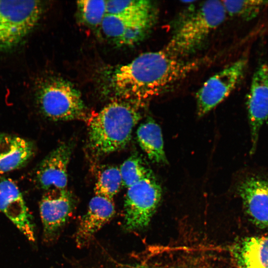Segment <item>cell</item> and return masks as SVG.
<instances>
[{"mask_svg":"<svg viewBox=\"0 0 268 268\" xmlns=\"http://www.w3.org/2000/svg\"><path fill=\"white\" fill-rule=\"evenodd\" d=\"M200 60L188 61L161 50L146 52L117 68L112 83L115 93L139 107L197 70Z\"/></svg>","mask_w":268,"mask_h":268,"instance_id":"cell-1","label":"cell"},{"mask_svg":"<svg viewBox=\"0 0 268 268\" xmlns=\"http://www.w3.org/2000/svg\"><path fill=\"white\" fill-rule=\"evenodd\" d=\"M141 118L139 107L124 100L112 102L89 122V146L94 153L108 154L124 148Z\"/></svg>","mask_w":268,"mask_h":268,"instance_id":"cell-2","label":"cell"},{"mask_svg":"<svg viewBox=\"0 0 268 268\" xmlns=\"http://www.w3.org/2000/svg\"><path fill=\"white\" fill-rule=\"evenodd\" d=\"M226 14L222 1L203 2L181 21L164 49L180 58L187 57L201 46Z\"/></svg>","mask_w":268,"mask_h":268,"instance_id":"cell-3","label":"cell"},{"mask_svg":"<svg viewBox=\"0 0 268 268\" xmlns=\"http://www.w3.org/2000/svg\"><path fill=\"white\" fill-rule=\"evenodd\" d=\"M43 8L39 0H0V51L24 40L39 21Z\"/></svg>","mask_w":268,"mask_h":268,"instance_id":"cell-4","label":"cell"},{"mask_svg":"<svg viewBox=\"0 0 268 268\" xmlns=\"http://www.w3.org/2000/svg\"><path fill=\"white\" fill-rule=\"evenodd\" d=\"M38 103L42 113L55 121L81 119L85 107L80 92L72 84L61 78H52L40 88Z\"/></svg>","mask_w":268,"mask_h":268,"instance_id":"cell-5","label":"cell"},{"mask_svg":"<svg viewBox=\"0 0 268 268\" xmlns=\"http://www.w3.org/2000/svg\"><path fill=\"white\" fill-rule=\"evenodd\" d=\"M162 197L161 188L151 171L127 188L124 227L129 231L142 229L150 222Z\"/></svg>","mask_w":268,"mask_h":268,"instance_id":"cell-6","label":"cell"},{"mask_svg":"<svg viewBox=\"0 0 268 268\" xmlns=\"http://www.w3.org/2000/svg\"><path fill=\"white\" fill-rule=\"evenodd\" d=\"M246 60L240 59L208 78L196 93L197 113L201 117L224 100L241 79Z\"/></svg>","mask_w":268,"mask_h":268,"instance_id":"cell-7","label":"cell"},{"mask_svg":"<svg viewBox=\"0 0 268 268\" xmlns=\"http://www.w3.org/2000/svg\"><path fill=\"white\" fill-rule=\"evenodd\" d=\"M75 206V200L66 189H51L40 202V213L43 226L45 242H52L70 216Z\"/></svg>","mask_w":268,"mask_h":268,"instance_id":"cell-8","label":"cell"},{"mask_svg":"<svg viewBox=\"0 0 268 268\" xmlns=\"http://www.w3.org/2000/svg\"><path fill=\"white\" fill-rule=\"evenodd\" d=\"M155 16H130L107 14L100 26L104 35L118 46H131L143 39Z\"/></svg>","mask_w":268,"mask_h":268,"instance_id":"cell-9","label":"cell"},{"mask_svg":"<svg viewBox=\"0 0 268 268\" xmlns=\"http://www.w3.org/2000/svg\"><path fill=\"white\" fill-rule=\"evenodd\" d=\"M252 146L254 152L260 129L268 118V65L259 66L253 76L247 100Z\"/></svg>","mask_w":268,"mask_h":268,"instance_id":"cell-10","label":"cell"},{"mask_svg":"<svg viewBox=\"0 0 268 268\" xmlns=\"http://www.w3.org/2000/svg\"><path fill=\"white\" fill-rule=\"evenodd\" d=\"M0 211L30 241L35 240L31 215L16 185L10 179L0 180Z\"/></svg>","mask_w":268,"mask_h":268,"instance_id":"cell-11","label":"cell"},{"mask_svg":"<svg viewBox=\"0 0 268 268\" xmlns=\"http://www.w3.org/2000/svg\"><path fill=\"white\" fill-rule=\"evenodd\" d=\"M112 200L95 195L89 201L87 211L81 218L74 234L76 246L86 248L95 234L114 216Z\"/></svg>","mask_w":268,"mask_h":268,"instance_id":"cell-12","label":"cell"},{"mask_svg":"<svg viewBox=\"0 0 268 268\" xmlns=\"http://www.w3.org/2000/svg\"><path fill=\"white\" fill-rule=\"evenodd\" d=\"M238 193L250 220L262 228L268 227V180L250 176L243 180Z\"/></svg>","mask_w":268,"mask_h":268,"instance_id":"cell-13","label":"cell"},{"mask_svg":"<svg viewBox=\"0 0 268 268\" xmlns=\"http://www.w3.org/2000/svg\"><path fill=\"white\" fill-rule=\"evenodd\" d=\"M71 152V147L63 143L41 161L35 174L36 182L41 188L47 191L66 189Z\"/></svg>","mask_w":268,"mask_h":268,"instance_id":"cell-14","label":"cell"},{"mask_svg":"<svg viewBox=\"0 0 268 268\" xmlns=\"http://www.w3.org/2000/svg\"><path fill=\"white\" fill-rule=\"evenodd\" d=\"M230 251L234 268H268V232L243 237Z\"/></svg>","mask_w":268,"mask_h":268,"instance_id":"cell-15","label":"cell"},{"mask_svg":"<svg viewBox=\"0 0 268 268\" xmlns=\"http://www.w3.org/2000/svg\"><path fill=\"white\" fill-rule=\"evenodd\" d=\"M34 152L35 146L31 141L6 134L0 147V175L24 166Z\"/></svg>","mask_w":268,"mask_h":268,"instance_id":"cell-16","label":"cell"},{"mask_svg":"<svg viewBox=\"0 0 268 268\" xmlns=\"http://www.w3.org/2000/svg\"><path fill=\"white\" fill-rule=\"evenodd\" d=\"M139 145L148 158L157 163H166L161 130L154 121L141 124L136 131Z\"/></svg>","mask_w":268,"mask_h":268,"instance_id":"cell-17","label":"cell"},{"mask_svg":"<svg viewBox=\"0 0 268 268\" xmlns=\"http://www.w3.org/2000/svg\"><path fill=\"white\" fill-rule=\"evenodd\" d=\"M107 14L130 16H155L151 1L146 0H107Z\"/></svg>","mask_w":268,"mask_h":268,"instance_id":"cell-18","label":"cell"},{"mask_svg":"<svg viewBox=\"0 0 268 268\" xmlns=\"http://www.w3.org/2000/svg\"><path fill=\"white\" fill-rule=\"evenodd\" d=\"M122 186L120 168L107 166L100 171L95 183V195L112 200Z\"/></svg>","mask_w":268,"mask_h":268,"instance_id":"cell-19","label":"cell"},{"mask_svg":"<svg viewBox=\"0 0 268 268\" xmlns=\"http://www.w3.org/2000/svg\"><path fill=\"white\" fill-rule=\"evenodd\" d=\"M82 21L88 26H101L107 14V0H79L76 2Z\"/></svg>","mask_w":268,"mask_h":268,"instance_id":"cell-20","label":"cell"},{"mask_svg":"<svg viewBox=\"0 0 268 268\" xmlns=\"http://www.w3.org/2000/svg\"><path fill=\"white\" fill-rule=\"evenodd\" d=\"M226 12L245 20L255 18L268 6V0H222Z\"/></svg>","mask_w":268,"mask_h":268,"instance_id":"cell-21","label":"cell"},{"mask_svg":"<svg viewBox=\"0 0 268 268\" xmlns=\"http://www.w3.org/2000/svg\"><path fill=\"white\" fill-rule=\"evenodd\" d=\"M92 268H159L148 262L136 259L132 254L109 253L100 260Z\"/></svg>","mask_w":268,"mask_h":268,"instance_id":"cell-22","label":"cell"},{"mask_svg":"<svg viewBox=\"0 0 268 268\" xmlns=\"http://www.w3.org/2000/svg\"><path fill=\"white\" fill-rule=\"evenodd\" d=\"M120 171L122 185L127 188L145 178L151 171L146 167L141 158L134 155L122 163Z\"/></svg>","mask_w":268,"mask_h":268,"instance_id":"cell-23","label":"cell"},{"mask_svg":"<svg viewBox=\"0 0 268 268\" xmlns=\"http://www.w3.org/2000/svg\"><path fill=\"white\" fill-rule=\"evenodd\" d=\"M6 135V134L0 133V147L5 138V136Z\"/></svg>","mask_w":268,"mask_h":268,"instance_id":"cell-24","label":"cell"}]
</instances>
